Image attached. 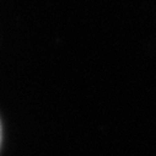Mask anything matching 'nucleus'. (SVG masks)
Masks as SVG:
<instances>
[{"mask_svg": "<svg viewBox=\"0 0 156 156\" xmlns=\"http://www.w3.org/2000/svg\"><path fill=\"white\" fill-rule=\"evenodd\" d=\"M2 138H3V133H2V123H0V145H2Z\"/></svg>", "mask_w": 156, "mask_h": 156, "instance_id": "1", "label": "nucleus"}]
</instances>
